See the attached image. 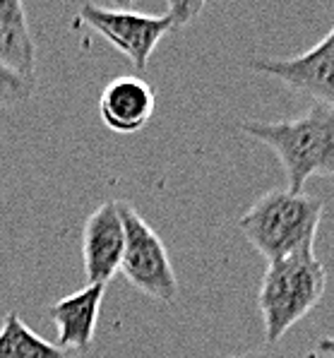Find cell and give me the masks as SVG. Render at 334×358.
I'll use <instances>...</instances> for the list:
<instances>
[{"instance_id": "cell-3", "label": "cell", "mask_w": 334, "mask_h": 358, "mask_svg": "<svg viewBox=\"0 0 334 358\" xmlns=\"http://www.w3.org/2000/svg\"><path fill=\"white\" fill-rule=\"evenodd\" d=\"M322 202L289 188L270 190L240 217L243 236L267 262H277L303 248H315Z\"/></svg>"}, {"instance_id": "cell-4", "label": "cell", "mask_w": 334, "mask_h": 358, "mask_svg": "<svg viewBox=\"0 0 334 358\" xmlns=\"http://www.w3.org/2000/svg\"><path fill=\"white\" fill-rule=\"evenodd\" d=\"M120 217L125 229V250L120 262V274L135 289L150 299L173 303L178 296V279L168 260V250L157 236V231L138 214L128 202H120Z\"/></svg>"}, {"instance_id": "cell-6", "label": "cell", "mask_w": 334, "mask_h": 358, "mask_svg": "<svg viewBox=\"0 0 334 358\" xmlns=\"http://www.w3.org/2000/svg\"><path fill=\"white\" fill-rule=\"evenodd\" d=\"M250 70L284 82L289 90L313 96L320 106L334 108V27L310 51L293 58H255Z\"/></svg>"}, {"instance_id": "cell-11", "label": "cell", "mask_w": 334, "mask_h": 358, "mask_svg": "<svg viewBox=\"0 0 334 358\" xmlns=\"http://www.w3.org/2000/svg\"><path fill=\"white\" fill-rule=\"evenodd\" d=\"M0 358H70V354L31 332L17 313H8L0 324Z\"/></svg>"}, {"instance_id": "cell-9", "label": "cell", "mask_w": 334, "mask_h": 358, "mask_svg": "<svg viewBox=\"0 0 334 358\" xmlns=\"http://www.w3.org/2000/svg\"><path fill=\"white\" fill-rule=\"evenodd\" d=\"M103 294H106L103 284H87L82 291L65 296L51 308V320L58 327V349H89L94 341Z\"/></svg>"}, {"instance_id": "cell-14", "label": "cell", "mask_w": 334, "mask_h": 358, "mask_svg": "<svg viewBox=\"0 0 334 358\" xmlns=\"http://www.w3.org/2000/svg\"><path fill=\"white\" fill-rule=\"evenodd\" d=\"M228 358H286V356H282L279 351L272 349V346H267V349H255V351H248V354H238V356H228Z\"/></svg>"}, {"instance_id": "cell-12", "label": "cell", "mask_w": 334, "mask_h": 358, "mask_svg": "<svg viewBox=\"0 0 334 358\" xmlns=\"http://www.w3.org/2000/svg\"><path fill=\"white\" fill-rule=\"evenodd\" d=\"M31 94H34V80H27V77L0 65V111L20 106Z\"/></svg>"}, {"instance_id": "cell-7", "label": "cell", "mask_w": 334, "mask_h": 358, "mask_svg": "<svg viewBox=\"0 0 334 358\" xmlns=\"http://www.w3.org/2000/svg\"><path fill=\"white\" fill-rule=\"evenodd\" d=\"M125 250V229L120 202H103L87 217L82 231V257H85L87 284L106 286L120 272Z\"/></svg>"}, {"instance_id": "cell-5", "label": "cell", "mask_w": 334, "mask_h": 358, "mask_svg": "<svg viewBox=\"0 0 334 358\" xmlns=\"http://www.w3.org/2000/svg\"><path fill=\"white\" fill-rule=\"evenodd\" d=\"M80 20L89 24L96 34H101L111 46H116L133 63L135 70H145L164 34L176 29L168 13L154 17V15H140L133 10H108L99 5L80 8Z\"/></svg>"}, {"instance_id": "cell-2", "label": "cell", "mask_w": 334, "mask_h": 358, "mask_svg": "<svg viewBox=\"0 0 334 358\" xmlns=\"http://www.w3.org/2000/svg\"><path fill=\"white\" fill-rule=\"evenodd\" d=\"M327 272L313 248L293 252L284 260L270 262L260 282V306L265 344L275 346L296 322H300L325 296Z\"/></svg>"}, {"instance_id": "cell-8", "label": "cell", "mask_w": 334, "mask_h": 358, "mask_svg": "<svg viewBox=\"0 0 334 358\" xmlns=\"http://www.w3.org/2000/svg\"><path fill=\"white\" fill-rule=\"evenodd\" d=\"M157 106L154 90L140 77H118L99 99L101 123L116 135H133L150 123Z\"/></svg>"}, {"instance_id": "cell-1", "label": "cell", "mask_w": 334, "mask_h": 358, "mask_svg": "<svg viewBox=\"0 0 334 358\" xmlns=\"http://www.w3.org/2000/svg\"><path fill=\"white\" fill-rule=\"evenodd\" d=\"M240 130L277 154L291 192H303L313 176H334V108L317 103L298 118L248 120Z\"/></svg>"}, {"instance_id": "cell-10", "label": "cell", "mask_w": 334, "mask_h": 358, "mask_svg": "<svg viewBox=\"0 0 334 358\" xmlns=\"http://www.w3.org/2000/svg\"><path fill=\"white\" fill-rule=\"evenodd\" d=\"M0 65L34 80L36 48L27 10L20 0H0Z\"/></svg>"}, {"instance_id": "cell-15", "label": "cell", "mask_w": 334, "mask_h": 358, "mask_svg": "<svg viewBox=\"0 0 334 358\" xmlns=\"http://www.w3.org/2000/svg\"><path fill=\"white\" fill-rule=\"evenodd\" d=\"M315 354L317 356H327V358H334V337H325L317 341L315 346Z\"/></svg>"}, {"instance_id": "cell-13", "label": "cell", "mask_w": 334, "mask_h": 358, "mask_svg": "<svg viewBox=\"0 0 334 358\" xmlns=\"http://www.w3.org/2000/svg\"><path fill=\"white\" fill-rule=\"evenodd\" d=\"M202 8H205L202 3H190V0H185V3H168L166 13L173 17V24H176V29H178V27L188 24L190 20H195V15L200 13Z\"/></svg>"}]
</instances>
